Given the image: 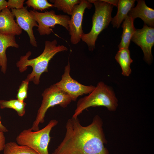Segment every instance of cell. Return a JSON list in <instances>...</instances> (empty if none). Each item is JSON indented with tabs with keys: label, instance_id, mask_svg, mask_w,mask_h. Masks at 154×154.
I'll return each instance as SVG.
<instances>
[{
	"label": "cell",
	"instance_id": "cell-28",
	"mask_svg": "<svg viewBox=\"0 0 154 154\" xmlns=\"http://www.w3.org/2000/svg\"><path fill=\"white\" fill-rule=\"evenodd\" d=\"M1 67V64H0V68Z\"/></svg>",
	"mask_w": 154,
	"mask_h": 154
},
{
	"label": "cell",
	"instance_id": "cell-24",
	"mask_svg": "<svg viewBox=\"0 0 154 154\" xmlns=\"http://www.w3.org/2000/svg\"><path fill=\"white\" fill-rule=\"evenodd\" d=\"M5 140L4 133L0 132V152L4 149L6 144Z\"/></svg>",
	"mask_w": 154,
	"mask_h": 154
},
{
	"label": "cell",
	"instance_id": "cell-14",
	"mask_svg": "<svg viewBox=\"0 0 154 154\" xmlns=\"http://www.w3.org/2000/svg\"><path fill=\"white\" fill-rule=\"evenodd\" d=\"M10 47L18 48L15 36L3 35L0 33V63L2 72L5 74L7 68V58L6 55L7 48Z\"/></svg>",
	"mask_w": 154,
	"mask_h": 154
},
{
	"label": "cell",
	"instance_id": "cell-2",
	"mask_svg": "<svg viewBox=\"0 0 154 154\" xmlns=\"http://www.w3.org/2000/svg\"><path fill=\"white\" fill-rule=\"evenodd\" d=\"M57 42L54 39L46 40L42 52L37 57L31 59L28 58L31 52L28 51L25 55L21 56L16 64L21 72L26 70L28 66L33 68L32 72L27 75L26 79L38 85L40 82L41 75L44 72H48V66L50 60L57 53L67 51L68 48L63 45H57Z\"/></svg>",
	"mask_w": 154,
	"mask_h": 154
},
{
	"label": "cell",
	"instance_id": "cell-6",
	"mask_svg": "<svg viewBox=\"0 0 154 154\" xmlns=\"http://www.w3.org/2000/svg\"><path fill=\"white\" fill-rule=\"evenodd\" d=\"M42 96V100L41 106L38 110L36 119L31 128L34 131L39 130V125L44 122L46 113L49 108L56 105L65 108L72 101L70 97L58 88L55 84L46 89Z\"/></svg>",
	"mask_w": 154,
	"mask_h": 154
},
{
	"label": "cell",
	"instance_id": "cell-5",
	"mask_svg": "<svg viewBox=\"0 0 154 154\" xmlns=\"http://www.w3.org/2000/svg\"><path fill=\"white\" fill-rule=\"evenodd\" d=\"M58 123L57 121L53 119L43 128L37 131H33L31 128L23 130L16 138L17 143L28 146L38 154H49L48 147L51 139L50 133Z\"/></svg>",
	"mask_w": 154,
	"mask_h": 154
},
{
	"label": "cell",
	"instance_id": "cell-7",
	"mask_svg": "<svg viewBox=\"0 0 154 154\" xmlns=\"http://www.w3.org/2000/svg\"><path fill=\"white\" fill-rule=\"evenodd\" d=\"M29 11L38 24L37 30L41 36L50 34L52 31V29L56 25H61L69 30L70 18L67 15H56L53 10L44 12L35 10Z\"/></svg>",
	"mask_w": 154,
	"mask_h": 154
},
{
	"label": "cell",
	"instance_id": "cell-15",
	"mask_svg": "<svg viewBox=\"0 0 154 154\" xmlns=\"http://www.w3.org/2000/svg\"><path fill=\"white\" fill-rule=\"evenodd\" d=\"M135 0H119L116 15L112 18V23L114 27L119 28L130 10L133 7Z\"/></svg>",
	"mask_w": 154,
	"mask_h": 154
},
{
	"label": "cell",
	"instance_id": "cell-1",
	"mask_svg": "<svg viewBox=\"0 0 154 154\" xmlns=\"http://www.w3.org/2000/svg\"><path fill=\"white\" fill-rule=\"evenodd\" d=\"M102 124L98 116L86 126L81 124L78 117L68 119L64 137L52 154H109L104 145L106 141Z\"/></svg>",
	"mask_w": 154,
	"mask_h": 154
},
{
	"label": "cell",
	"instance_id": "cell-19",
	"mask_svg": "<svg viewBox=\"0 0 154 154\" xmlns=\"http://www.w3.org/2000/svg\"><path fill=\"white\" fill-rule=\"evenodd\" d=\"M26 104L24 102L18 99H12L9 100H0V108L12 109L15 110L19 116L23 117L25 112V107Z\"/></svg>",
	"mask_w": 154,
	"mask_h": 154
},
{
	"label": "cell",
	"instance_id": "cell-22",
	"mask_svg": "<svg viewBox=\"0 0 154 154\" xmlns=\"http://www.w3.org/2000/svg\"><path fill=\"white\" fill-rule=\"evenodd\" d=\"M29 81L25 79L23 80L19 86L17 96V99L22 102L27 97Z\"/></svg>",
	"mask_w": 154,
	"mask_h": 154
},
{
	"label": "cell",
	"instance_id": "cell-12",
	"mask_svg": "<svg viewBox=\"0 0 154 154\" xmlns=\"http://www.w3.org/2000/svg\"><path fill=\"white\" fill-rule=\"evenodd\" d=\"M15 16L11 10L6 8L0 12V33L3 35H19L22 29L14 20Z\"/></svg>",
	"mask_w": 154,
	"mask_h": 154
},
{
	"label": "cell",
	"instance_id": "cell-16",
	"mask_svg": "<svg viewBox=\"0 0 154 154\" xmlns=\"http://www.w3.org/2000/svg\"><path fill=\"white\" fill-rule=\"evenodd\" d=\"M134 20L128 16L124 20L121 25L123 31L121 40L118 46L119 49L129 48L131 38L135 30L133 24Z\"/></svg>",
	"mask_w": 154,
	"mask_h": 154
},
{
	"label": "cell",
	"instance_id": "cell-26",
	"mask_svg": "<svg viewBox=\"0 0 154 154\" xmlns=\"http://www.w3.org/2000/svg\"><path fill=\"white\" fill-rule=\"evenodd\" d=\"M103 1L109 3L114 6L117 7L119 2V0H102Z\"/></svg>",
	"mask_w": 154,
	"mask_h": 154
},
{
	"label": "cell",
	"instance_id": "cell-21",
	"mask_svg": "<svg viewBox=\"0 0 154 154\" xmlns=\"http://www.w3.org/2000/svg\"><path fill=\"white\" fill-rule=\"evenodd\" d=\"M27 7H31L35 10L43 11L53 7L52 4L46 0H28L25 3Z\"/></svg>",
	"mask_w": 154,
	"mask_h": 154
},
{
	"label": "cell",
	"instance_id": "cell-20",
	"mask_svg": "<svg viewBox=\"0 0 154 154\" xmlns=\"http://www.w3.org/2000/svg\"><path fill=\"white\" fill-rule=\"evenodd\" d=\"M52 3L53 7L58 10L62 11L69 15H71L75 6L79 4L80 0H51L49 1Z\"/></svg>",
	"mask_w": 154,
	"mask_h": 154
},
{
	"label": "cell",
	"instance_id": "cell-18",
	"mask_svg": "<svg viewBox=\"0 0 154 154\" xmlns=\"http://www.w3.org/2000/svg\"><path fill=\"white\" fill-rule=\"evenodd\" d=\"M3 151L4 154H38L28 146L12 141L6 143Z\"/></svg>",
	"mask_w": 154,
	"mask_h": 154
},
{
	"label": "cell",
	"instance_id": "cell-9",
	"mask_svg": "<svg viewBox=\"0 0 154 154\" xmlns=\"http://www.w3.org/2000/svg\"><path fill=\"white\" fill-rule=\"evenodd\" d=\"M92 6L91 3L85 0H81L79 4L75 6L69 24L68 31L72 44H76L81 40L84 33L82 26L83 15L86 9H90Z\"/></svg>",
	"mask_w": 154,
	"mask_h": 154
},
{
	"label": "cell",
	"instance_id": "cell-27",
	"mask_svg": "<svg viewBox=\"0 0 154 154\" xmlns=\"http://www.w3.org/2000/svg\"><path fill=\"white\" fill-rule=\"evenodd\" d=\"M1 117L0 115V132L3 133L7 132L8 131L7 128L4 126L2 123L1 121Z\"/></svg>",
	"mask_w": 154,
	"mask_h": 154
},
{
	"label": "cell",
	"instance_id": "cell-17",
	"mask_svg": "<svg viewBox=\"0 0 154 154\" xmlns=\"http://www.w3.org/2000/svg\"><path fill=\"white\" fill-rule=\"evenodd\" d=\"M115 58L121 68L122 75L124 76H129L131 73L130 65L133 62L129 48L119 49Z\"/></svg>",
	"mask_w": 154,
	"mask_h": 154
},
{
	"label": "cell",
	"instance_id": "cell-13",
	"mask_svg": "<svg viewBox=\"0 0 154 154\" xmlns=\"http://www.w3.org/2000/svg\"><path fill=\"white\" fill-rule=\"evenodd\" d=\"M136 6L133 8L129 11L127 16L132 18L134 20L137 18H141L144 22V24L148 26L154 28V10L148 7L144 0H137Z\"/></svg>",
	"mask_w": 154,
	"mask_h": 154
},
{
	"label": "cell",
	"instance_id": "cell-4",
	"mask_svg": "<svg viewBox=\"0 0 154 154\" xmlns=\"http://www.w3.org/2000/svg\"><path fill=\"white\" fill-rule=\"evenodd\" d=\"M94 5L95 11L92 17V27L90 31L84 33L81 39L87 45L89 50L95 48V42L99 35L111 21V13L114 6L102 0H89Z\"/></svg>",
	"mask_w": 154,
	"mask_h": 154
},
{
	"label": "cell",
	"instance_id": "cell-8",
	"mask_svg": "<svg viewBox=\"0 0 154 154\" xmlns=\"http://www.w3.org/2000/svg\"><path fill=\"white\" fill-rule=\"evenodd\" d=\"M70 63L68 61L64 68L61 80L55 84L66 93L70 97L72 101H76L79 96L90 94L94 89L95 86L84 85L74 79L70 75Z\"/></svg>",
	"mask_w": 154,
	"mask_h": 154
},
{
	"label": "cell",
	"instance_id": "cell-23",
	"mask_svg": "<svg viewBox=\"0 0 154 154\" xmlns=\"http://www.w3.org/2000/svg\"><path fill=\"white\" fill-rule=\"evenodd\" d=\"M25 1V0H9L7 1V8L17 9L23 8Z\"/></svg>",
	"mask_w": 154,
	"mask_h": 154
},
{
	"label": "cell",
	"instance_id": "cell-25",
	"mask_svg": "<svg viewBox=\"0 0 154 154\" xmlns=\"http://www.w3.org/2000/svg\"><path fill=\"white\" fill-rule=\"evenodd\" d=\"M7 8V1L5 0H0V12Z\"/></svg>",
	"mask_w": 154,
	"mask_h": 154
},
{
	"label": "cell",
	"instance_id": "cell-3",
	"mask_svg": "<svg viewBox=\"0 0 154 154\" xmlns=\"http://www.w3.org/2000/svg\"><path fill=\"white\" fill-rule=\"evenodd\" d=\"M117 106L118 100L112 88L101 81L88 95L78 101L72 117L77 118L84 110L90 107L104 106L110 111H114Z\"/></svg>",
	"mask_w": 154,
	"mask_h": 154
},
{
	"label": "cell",
	"instance_id": "cell-10",
	"mask_svg": "<svg viewBox=\"0 0 154 154\" xmlns=\"http://www.w3.org/2000/svg\"><path fill=\"white\" fill-rule=\"evenodd\" d=\"M131 40L141 47L144 54V59L148 64L153 60L152 48L154 44V28L144 24L141 29H135Z\"/></svg>",
	"mask_w": 154,
	"mask_h": 154
},
{
	"label": "cell",
	"instance_id": "cell-11",
	"mask_svg": "<svg viewBox=\"0 0 154 154\" xmlns=\"http://www.w3.org/2000/svg\"><path fill=\"white\" fill-rule=\"evenodd\" d=\"M27 7L17 9H11V11L16 18V23L19 27L27 33L30 39V44L34 47L37 45L34 36L33 29L38 27V25L33 16L27 9Z\"/></svg>",
	"mask_w": 154,
	"mask_h": 154
}]
</instances>
